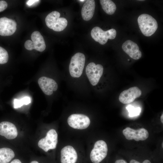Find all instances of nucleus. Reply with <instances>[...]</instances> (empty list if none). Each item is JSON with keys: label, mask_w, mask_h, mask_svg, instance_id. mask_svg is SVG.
<instances>
[{"label": "nucleus", "mask_w": 163, "mask_h": 163, "mask_svg": "<svg viewBox=\"0 0 163 163\" xmlns=\"http://www.w3.org/2000/svg\"><path fill=\"white\" fill-rule=\"evenodd\" d=\"M138 22L142 33L146 37H149L156 31L158 27L156 20L151 15L146 14L140 15Z\"/></svg>", "instance_id": "f257e3e1"}, {"label": "nucleus", "mask_w": 163, "mask_h": 163, "mask_svg": "<svg viewBox=\"0 0 163 163\" xmlns=\"http://www.w3.org/2000/svg\"><path fill=\"white\" fill-rule=\"evenodd\" d=\"M60 16V13L57 11H53L48 14L45 19L47 27L56 31L63 30L67 26L68 21L65 18Z\"/></svg>", "instance_id": "f03ea898"}, {"label": "nucleus", "mask_w": 163, "mask_h": 163, "mask_svg": "<svg viewBox=\"0 0 163 163\" xmlns=\"http://www.w3.org/2000/svg\"><path fill=\"white\" fill-rule=\"evenodd\" d=\"M85 60V55L81 53H77L72 57L69 70L72 77L78 78L81 75L84 67Z\"/></svg>", "instance_id": "7ed1b4c3"}, {"label": "nucleus", "mask_w": 163, "mask_h": 163, "mask_svg": "<svg viewBox=\"0 0 163 163\" xmlns=\"http://www.w3.org/2000/svg\"><path fill=\"white\" fill-rule=\"evenodd\" d=\"M116 34V31L114 29L104 31L98 27L93 28L91 32V35L92 38L101 45L106 43L108 39H114Z\"/></svg>", "instance_id": "20e7f679"}, {"label": "nucleus", "mask_w": 163, "mask_h": 163, "mask_svg": "<svg viewBox=\"0 0 163 163\" xmlns=\"http://www.w3.org/2000/svg\"><path fill=\"white\" fill-rule=\"evenodd\" d=\"M108 152L107 145L103 140L95 142L90 154L91 161L93 163H99L107 156Z\"/></svg>", "instance_id": "39448f33"}, {"label": "nucleus", "mask_w": 163, "mask_h": 163, "mask_svg": "<svg viewBox=\"0 0 163 163\" xmlns=\"http://www.w3.org/2000/svg\"><path fill=\"white\" fill-rule=\"evenodd\" d=\"M32 40H27L24 43V47L27 50H31L35 49L42 52L46 49V46L43 37L40 33L37 31L33 32L31 36Z\"/></svg>", "instance_id": "423d86ee"}, {"label": "nucleus", "mask_w": 163, "mask_h": 163, "mask_svg": "<svg viewBox=\"0 0 163 163\" xmlns=\"http://www.w3.org/2000/svg\"><path fill=\"white\" fill-rule=\"evenodd\" d=\"M57 142V133L55 129H51L47 132L44 138L39 141L38 145L39 148L45 152H47L50 149H55Z\"/></svg>", "instance_id": "0eeeda50"}, {"label": "nucleus", "mask_w": 163, "mask_h": 163, "mask_svg": "<svg viewBox=\"0 0 163 163\" xmlns=\"http://www.w3.org/2000/svg\"><path fill=\"white\" fill-rule=\"evenodd\" d=\"M104 68L103 66L100 64L96 65L93 62H91L87 66L86 73L87 77L93 86L96 85L102 75Z\"/></svg>", "instance_id": "6e6552de"}, {"label": "nucleus", "mask_w": 163, "mask_h": 163, "mask_svg": "<svg viewBox=\"0 0 163 163\" xmlns=\"http://www.w3.org/2000/svg\"><path fill=\"white\" fill-rule=\"evenodd\" d=\"M67 122L69 125L73 128L83 129L88 127L90 120L89 118L85 115L74 114L68 117Z\"/></svg>", "instance_id": "1a4fd4ad"}, {"label": "nucleus", "mask_w": 163, "mask_h": 163, "mask_svg": "<svg viewBox=\"0 0 163 163\" xmlns=\"http://www.w3.org/2000/svg\"><path fill=\"white\" fill-rule=\"evenodd\" d=\"M123 133L127 139H134L137 141L145 140L149 136L148 131L144 128L135 130L127 127L123 130Z\"/></svg>", "instance_id": "9d476101"}, {"label": "nucleus", "mask_w": 163, "mask_h": 163, "mask_svg": "<svg viewBox=\"0 0 163 163\" xmlns=\"http://www.w3.org/2000/svg\"><path fill=\"white\" fill-rule=\"evenodd\" d=\"M17 23L12 19L3 17L0 18V35L6 36L13 34L17 29Z\"/></svg>", "instance_id": "9b49d317"}, {"label": "nucleus", "mask_w": 163, "mask_h": 163, "mask_svg": "<svg viewBox=\"0 0 163 163\" xmlns=\"http://www.w3.org/2000/svg\"><path fill=\"white\" fill-rule=\"evenodd\" d=\"M142 94L141 90L137 87H133L123 91L120 94L119 99L123 104H127L133 102Z\"/></svg>", "instance_id": "f8f14e48"}, {"label": "nucleus", "mask_w": 163, "mask_h": 163, "mask_svg": "<svg viewBox=\"0 0 163 163\" xmlns=\"http://www.w3.org/2000/svg\"><path fill=\"white\" fill-rule=\"evenodd\" d=\"M39 87L46 95H52L53 91H56L58 88V85L53 79L45 76L40 78L38 81Z\"/></svg>", "instance_id": "ddd939ff"}, {"label": "nucleus", "mask_w": 163, "mask_h": 163, "mask_svg": "<svg viewBox=\"0 0 163 163\" xmlns=\"http://www.w3.org/2000/svg\"><path fill=\"white\" fill-rule=\"evenodd\" d=\"M122 48L125 53L134 59H139L142 56V53L138 46L131 40L125 41L122 45Z\"/></svg>", "instance_id": "4468645a"}, {"label": "nucleus", "mask_w": 163, "mask_h": 163, "mask_svg": "<svg viewBox=\"0 0 163 163\" xmlns=\"http://www.w3.org/2000/svg\"><path fill=\"white\" fill-rule=\"evenodd\" d=\"M18 134L17 129L12 123L5 121L0 123V135L8 139H12L16 138Z\"/></svg>", "instance_id": "2eb2a0df"}, {"label": "nucleus", "mask_w": 163, "mask_h": 163, "mask_svg": "<svg viewBox=\"0 0 163 163\" xmlns=\"http://www.w3.org/2000/svg\"><path fill=\"white\" fill-rule=\"evenodd\" d=\"M77 158V152L72 146H66L61 149V163H75Z\"/></svg>", "instance_id": "dca6fc26"}, {"label": "nucleus", "mask_w": 163, "mask_h": 163, "mask_svg": "<svg viewBox=\"0 0 163 163\" xmlns=\"http://www.w3.org/2000/svg\"><path fill=\"white\" fill-rule=\"evenodd\" d=\"M95 4L94 0H87L82 6L81 15L83 19L85 21L90 20L94 12Z\"/></svg>", "instance_id": "f3484780"}, {"label": "nucleus", "mask_w": 163, "mask_h": 163, "mask_svg": "<svg viewBox=\"0 0 163 163\" xmlns=\"http://www.w3.org/2000/svg\"><path fill=\"white\" fill-rule=\"evenodd\" d=\"M14 151L8 148L0 149V163H8L14 157Z\"/></svg>", "instance_id": "a211bd4d"}, {"label": "nucleus", "mask_w": 163, "mask_h": 163, "mask_svg": "<svg viewBox=\"0 0 163 163\" xmlns=\"http://www.w3.org/2000/svg\"><path fill=\"white\" fill-rule=\"evenodd\" d=\"M100 4L104 12L109 15H112L115 12L117 7L115 4L110 0H100Z\"/></svg>", "instance_id": "6ab92c4d"}, {"label": "nucleus", "mask_w": 163, "mask_h": 163, "mask_svg": "<svg viewBox=\"0 0 163 163\" xmlns=\"http://www.w3.org/2000/svg\"><path fill=\"white\" fill-rule=\"evenodd\" d=\"M31 102L30 98L28 97H24L20 99H14V108L20 107L23 105H27Z\"/></svg>", "instance_id": "aec40b11"}, {"label": "nucleus", "mask_w": 163, "mask_h": 163, "mask_svg": "<svg viewBox=\"0 0 163 163\" xmlns=\"http://www.w3.org/2000/svg\"><path fill=\"white\" fill-rule=\"evenodd\" d=\"M8 60V55L7 50L0 46V64L6 63Z\"/></svg>", "instance_id": "412c9836"}, {"label": "nucleus", "mask_w": 163, "mask_h": 163, "mask_svg": "<svg viewBox=\"0 0 163 163\" xmlns=\"http://www.w3.org/2000/svg\"><path fill=\"white\" fill-rule=\"evenodd\" d=\"M141 112V109L139 107L134 108L129 113V116L133 117L139 115Z\"/></svg>", "instance_id": "4be33fe9"}, {"label": "nucleus", "mask_w": 163, "mask_h": 163, "mask_svg": "<svg viewBox=\"0 0 163 163\" xmlns=\"http://www.w3.org/2000/svg\"><path fill=\"white\" fill-rule=\"evenodd\" d=\"M8 7L6 2L4 0L0 1V12L5 10Z\"/></svg>", "instance_id": "5701e85b"}, {"label": "nucleus", "mask_w": 163, "mask_h": 163, "mask_svg": "<svg viewBox=\"0 0 163 163\" xmlns=\"http://www.w3.org/2000/svg\"><path fill=\"white\" fill-rule=\"evenodd\" d=\"M40 1V0H28L26 4L27 5L30 6L34 4L35 3L39 2Z\"/></svg>", "instance_id": "b1692460"}, {"label": "nucleus", "mask_w": 163, "mask_h": 163, "mask_svg": "<svg viewBox=\"0 0 163 163\" xmlns=\"http://www.w3.org/2000/svg\"><path fill=\"white\" fill-rule=\"evenodd\" d=\"M134 108L133 106L131 105H129L126 107V109L129 113Z\"/></svg>", "instance_id": "393cba45"}, {"label": "nucleus", "mask_w": 163, "mask_h": 163, "mask_svg": "<svg viewBox=\"0 0 163 163\" xmlns=\"http://www.w3.org/2000/svg\"><path fill=\"white\" fill-rule=\"evenodd\" d=\"M115 163H127L123 159H119L116 160Z\"/></svg>", "instance_id": "a878e982"}, {"label": "nucleus", "mask_w": 163, "mask_h": 163, "mask_svg": "<svg viewBox=\"0 0 163 163\" xmlns=\"http://www.w3.org/2000/svg\"><path fill=\"white\" fill-rule=\"evenodd\" d=\"M10 163H22L21 161L18 159H16L13 160Z\"/></svg>", "instance_id": "bb28decb"}, {"label": "nucleus", "mask_w": 163, "mask_h": 163, "mask_svg": "<svg viewBox=\"0 0 163 163\" xmlns=\"http://www.w3.org/2000/svg\"><path fill=\"white\" fill-rule=\"evenodd\" d=\"M130 163H140L139 161H137L134 159L131 160L130 161Z\"/></svg>", "instance_id": "cd10ccee"}, {"label": "nucleus", "mask_w": 163, "mask_h": 163, "mask_svg": "<svg viewBox=\"0 0 163 163\" xmlns=\"http://www.w3.org/2000/svg\"><path fill=\"white\" fill-rule=\"evenodd\" d=\"M142 163H151V162L149 160L146 159Z\"/></svg>", "instance_id": "c85d7f7f"}, {"label": "nucleus", "mask_w": 163, "mask_h": 163, "mask_svg": "<svg viewBox=\"0 0 163 163\" xmlns=\"http://www.w3.org/2000/svg\"><path fill=\"white\" fill-rule=\"evenodd\" d=\"M160 119L161 120V122L163 123V114H162V115H161L160 118Z\"/></svg>", "instance_id": "c756f323"}, {"label": "nucleus", "mask_w": 163, "mask_h": 163, "mask_svg": "<svg viewBox=\"0 0 163 163\" xmlns=\"http://www.w3.org/2000/svg\"><path fill=\"white\" fill-rule=\"evenodd\" d=\"M30 163H39V162L36 161H31Z\"/></svg>", "instance_id": "7c9ffc66"}, {"label": "nucleus", "mask_w": 163, "mask_h": 163, "mask_svg": "<svg viewBox=\"0 0 163 163\" xmlns=\"http://www.w3.org/2000/svg\"><path fill=\"white\" fill-rule=\"evenodd\" d=\"M79 1L81 2H83L85 1V0H79Z\"/></svg>", "instance_id": "2f4dec72"}, {"label": "nucleus", "mask_w": 163, "mask_h": 163, "mask_svg": "<svg viewBox=\"0 0 163 163\" xmlns=\"http://www.w3.org/2000/svg\"><path fill=\"white\" fill-rule=\"evenodd\" d=\"M163 142L162 143V148H163Z\"/></svg>", "instance_id": "473e14b6"}]
</instances>
